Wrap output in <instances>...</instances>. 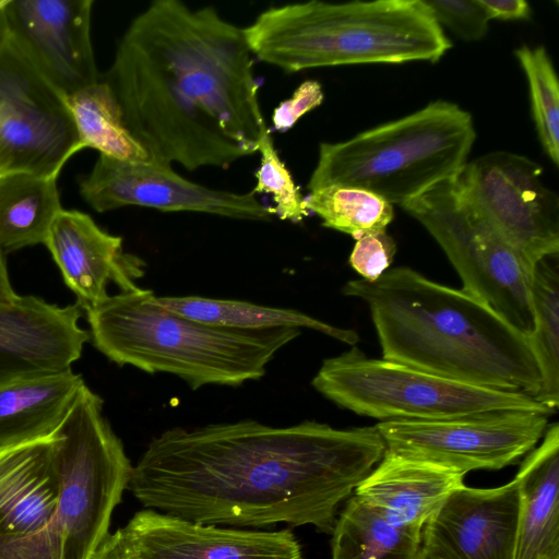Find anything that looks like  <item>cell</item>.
<instances>
[{
    "label": "cell",
    "instance_id": "obj_1",
    "mask_svg": "<svg viewBox=\"0 0 559 559\" xmlns=\"http://www.w3.org/2000/svg\"><path fill=\"white\" fill-rule=\"evenodd\" d=\"M384 452L376 425L274 427L243 419L174 427L151 440L128 488L146 509L191 522L332 533L340 503Z\"/></svg>",
    "mask_w": 559,
    "mask_h": 559
},
{
    "label": "cell",
    "instance_id": "obj_2",
    "mask_svg": "<svg viewBox=\"0 0 559 559\" xmlns=\"http://www.w3.org/2000/svg\"><path fill=\"white\" fill-rule=\"evenodd\" d=\"M124 126L159 163L226 168L270 129L245 29L214 8L155 0L120 38L103 79Z\"/></svg>",
    "mask_w": 559,
    "mask_h": 559
},
{
    "label": "cell",
    "instance_id": "obj_3",
    "mask_svg": "<svg viewBox=\"0 0 559 559\" xmlns=\"http://www.w3.org/2000/svg\"><path fill=\"white\" fill-rule=\"evenodd\" d=\"M84 384L49 436L0 449V559H93L132 464Z\"/></svg>",
    "mask_w": 559,
    "mask_h": 559
},
{
    "label": "cell",
    "instance_id": "obj_4",
    "mask_svg": "<svg viewBox=\"0 0 559 559\" xmlns=\"http://www.w3.org/2000/svg\"><path fill=\"white\" fill-rule=\"evenodd\" d=\"M343 294L368 306L382 359L452 381L536 397L542 373L530 337L463 289L399 266Z\"/></svg>",
    "mask_w": 559,
    "mask_h": 559
},
{
    "label": "cell",
    "instance_id": "obj_5",
    "mask_svg": "<svg viewBox=\"0 0 559 559\" xmlns=\"http://www.w3.org/2000/svg\"><path fill=\"white\" fill-rule=\"evenodd\" d=\"M94 347L119 366L169 373L192 390L261 379L297 328L230 329L193 321L156 302L151 289L109 295L85 310Z\"/></svg>",
    "mask_w": 559,
    "mask_h": 559
},
{
    "label": "cell",
    "instance_id": "obj_6",
    "mask_svg": "<svg viewBox=\"0 0 559 559\" xmlns=\"http://www.w3.org/2000/svg\"><path fill=\"white\" fill-rule=\"evenodd\" d=\"M243 29L253 56L288 73L346 64L433 63L452 46L423 0L290 3L266 9Z\"/></svg>",
    "mask_w": 559,
    "mask_h": 559
},
{
    "label": "cell",
    "instance_id": "obj_7",
    "mask_svg": "<svg viewBox=\"0 0 559 559\" xmlns=\"http://www.w3.org/2000/svg\"><path fill=\"white\" fill-rule=\"evenodd\" d=\"M476 139L472 115L444 99L341 142H322L307 183L370 191L399 206L459 175Z\"/></svg>",
    "mask_w": 559,
    "mask_h": 559
},
{
    "label": "cell",
    "instance_id": "obj_8",
    "mask_svg": "<svg viewBox=\"0 0 559 559\" xmlns=\"http://www.w3.org/2000/svg\"><path fill=\"white\" fill-rule=\"evenodd\" d=\"M312 386L336 405L380 421L441 420L502 412L552 415L534 397L461 383L359 348L323 360Z\"/></svg>",
    "mask_w": 559,
    "mask_h": 559
},
{
    "label": "cell",
    "instance_id": "obj_9",
    "mask_svg": "<svg viewBox=\"0 0 559 559\" xmlns=\"http://www.w3.org/2000/svg\"><path fill=\"white\" fill-rule=\"evenodd\" d=\"M419 222L459 274L463 290L488 305L516 330L533 331V267L491 226L456 176L401 206Z\"/></svg>",
    "mask_w": 559,
    "mask_h": 559
},
{
    "label": "cell",
    "instance_id": "obj_10",
    "mask_svg": "<svg viewBox=\"0 0 559 559\" xmlns=\"http://www.w3.org/2000/svg\"><path fill=\"white\" fill-rule=\"evenodd\" d=\"M66 95L10 38L0 48V169L58 178L79 151Z\"/></svg>",
    "mask_w": 559,
    "mask_h": 559
},
{
    "label": "cell",
    "instance_id": "obj_11",
    "mask_svg": "<svg viewBox=\"0 0 559 559\" xmlns=\"http://www.w3.org/2000/svg\"><path fill=\"white\" fill-rule=\"evenodd\" d=\"M456 179L530 266L559 253V198L544 183L539 164L495 151L467 162Z\"/></svg>",
    "mask_w": 559,
    "mask_h": 559
},
{
    "label": "cell",
    "instance_id": "obj_12",
    "mask_svg": "<svg viewBox=\"0 0 559 559\" xmlns=\"http://www.w3.org/2000/svg\"><path fill=\"white\" fill-rule=\"evenodd\" d=\"M549 415L502 412L441 420H389L376 425L385 450L462 474L500 469L532 451Z\"/></svg>",
    "mask_w": 559,
    "mask_h": 559
},
{
    "label": "cell",
    "instance_id": "obj_13",
    "mask_svg": "<svg viewBox=\"0 0 559 559\" xmlns=\"http://www.w3.org/2000/svg\"><path fill=\"white\" fill-rule=\"evenodd\" d=\"M79 188L84 201L98 213L135 205L258 222L270 221L273 215L271 206L252 191L213 189L181 177L170 165L124 162L102 154Z\"/></svg>",
    "mask_w": 559,
    "mask_h": 559
},
{
    "label": "cell",
    "instance_id": "obj_14",
    "mask_svg": "<svg viewBox=\"0 0 559 559\" xmlns=\"http://www.w3.org/2000/svg\"><path fill=\"white\" fill-rule=\"evenodd\" d=\"M109 539L132 559H304L288 530H242L191 522L152 509L135 513Z\"/></svg>",
    "mask_w": 559,
    "mask_h": 559
},
{
    "label": "cell",
    "instance_id": "obj_15",
    "mask_svg": "<svg viewBox=\"0 0 559 559\" xmlns=\"http://www.w3.org/2000/svg\"><path fill=\"white\" fill-rule=\"evenodd\" d=\"M93 0H7L10 38L63 95L97 83Z\"/></svg>",
    "mask_w": 559,
    "mask_h": 559
},
{
    "label": "cell",
    "instance_id": "obj_16",
    "mask_svg": "<svg viewBox=\"0 0 559 559\" xmlns=\"http://www.w3.org/2000/svg\"><path fill=\"white\" fill-rule=\"evenodd\" d=\"M519 510L515 478L495 488L463 485L428 519L421 547L438 559H514Z\"/></svg>",
    "mask_w": 559,
    "mask_h": 559
},
{
    "label": "cell",
    "instance_id": "obj_17",
    "mask_svg": "<svg viewBox=\"0 0 559 559\" xmlns=\"http://www.w3.org/2000/svg\"><path fill=\"white\" fill-rule=\"evenodd\" d=\"M78 302L60 307L33 296L0 302V384L71 369L91 341Z\"/></svg>",
    "mask_w": 559,
    "mask_h": 559
},
{
    "label": "cell",
    "instance_id": "obj_18",
    "mask_svg": "<svg viewBox=\"0 0 559 559\" xmlns=\"http://www.w3.org/2000/svg\"><path fill=\"white\" fill-rule=\"evenodd\" d=\"M44 245L83 311L109 296L110 283L120 292L140 288L145 262L124 251L122 238L102 229L86 213L62 209Z\"/></svg>",
    "mask_w": 559,
    "mask_h": 559
},
{
    "label": "cell",
    "instance_id": "obj_19",
    "mask_svg": "<svg viewBox=\"0 0 559 559\" xmlns=\"http://www.w3.org/2000/svg\"><path fill=\"white\" fill-rule=\"evenodd\" d=\"M464 474L385 450L355 495L392 523L418 532L445 499L464 485Z\"/></svg>",
    "mask_w": 559,
    "mask_h": 559
},
{
    "label": "cell",
    "instance_id": "obj_20",
    "mask_svg": "<svg viewBox=\"0 0 559 559\" xmlns=\"http://www.w3.org/2000/svg\"><path fill=\"white\" fill-rule=\"evenodd\" d=\"M520 510L514 559H559V425L547 427L542 444L514 477Z\"/></svg>",
    "mask_w": 559,
    "mask_h": 559
},
{
    "label": "cell",
    "instance_id": "obj_21",
    "mask_svg": "<svg viewBox=\"0 0 559 559\" xmlns=\"http://www.w3.org/2000/svg\"><path fill=\"white\" fill-rule=\"evenodd\" d=\"M84 384L72 368L1 383L0 449L51 435Z\"/></svg>",
    "mask_w": 559,
    "mask_h": 559
},
{
    "label": "cell",
    "instance_id": "obj_22",
    "mask_svg": "<svg viewBox=\"0 0 559 559\" xmlns=\"http://www.w3.org/2000/svg\"><path fill=\"white\" fill-rule=\"evenodd\" d=\"M62 210L57 178L28 173L0 176V249L10 253L45 243Z\"/></svg>",
    "mask_w": 559,
    "mask_h": 559
},
{
    "label": "cell",
    "instance_id": "obj_23",
    "mask_svg": "<svg viewBox=\"0 0 559 559\" xmlns=\"http://www.w3.org/2000/svg\"><path fill=\"white\" fill-rule=\"evenodd\" d=\"M156 302L175 313L211 325L241 330L306 328L352 346L359 341L354 330L336 328L294 309L200 296H156Z\"/></svg>",
    "mask_w": 559,
    "mask_h": 559
},
{
    "label": "cell",
    "instance_id": "obj_24",
    "mask_svg": "<svg viewBox=\"0 0 559 559\" xmlns=\"http://www.w3.org/2000/svg\"><path fill=\"white\" fill-rule=\"evenodd\" d=\"M331 559H418L421 532L389 521L356 495L336 519Z\"/></svg>",
    "mask_w": 559,
    "mask_h": 559
},
{
    "label": "cell",
    "instance_id": "obj_25",
    "mask_svg": "<svg viewBox=\"0 0 559 559\" xmlns=\"http://www.w3.org/2000/svg\"><path fill=\"white\" fill-rule=\"evenodd\" d=\"M79 141V151L132 163H159L124 126L119 105L100 79L97 83L66 96Z\"/></svg>",
    "mask_w": 559,
    "mask_h": 559
},
{
    "label": "cell",
    "instance_id": "obj_26",
    "mask_svg": "<svg viewBox=\"0 0 559 559\" xmlns=\"http://www.w3.org/2000/svg\"><path fill=\"white\" fill-rule=\"evenodd\" d=\"M558 254L538 261L532 271V348L542 373L535 400L556 412L559 405V271Z\"/></svg>",
    "mask_w": 559,
    "mask_h": 559
},
{
    "label": "cell",
    "instance_id": "obj_27",
    "mask_svg": "<svg viewBox=\"0 0 559 559\" xmlns=\"http://www.w3.org/2000/svg\"><path fill=\"white\" fill-rule=\"evenodd\" d=\"M306 204L322 225L353 238L386 231L393 221V205L381 197L359 188L329 186L309 192Z\"/></svg>",
    "mask_w": 559,
    "mask_h": 559
},
{
    "label": "cell",
    "instance_id": "obj_28",
    "mask_svg": "<svg viewBox=\"0 0 559 559\" xmlns=\"http://www.w3.org/2000/svg\"><path fill=\"white\" fill-rule=\"evenodd\" d=\"M514 55L525 74L532 117L544 152L559 164V84L554 63L543 46L523 45Z\"/></svg>",
    "mask_w": 559,
    "mask_h": 559
},
{
    "label": "cell",
    "instance_id": "obj_29",
    "mask_svg": "<svg viewBox=\"0 0 559 559\" xmlns=\"http://www.w3.org/2000/svg\"><path fill=\"white\" fill-rule=\"evenodd\" d=\"M258 151L261 154V163L255 171L257 181L252 192L270 194L274 203L271 212L280 219L301 223L311 214L306 204V197L280 158L270 129L263 134Z\"/></svg>",
    "mask_w": 559,
    "mask_h": 559
},
{
    "label": "cell",
    "instance_id": "obj_30",
    "mask_svg": "<svg viewBox=\"0 0 559 559\" xmlns=\"http://www.w3.org/2000/svg\"><path fill=\"white\" fill-rule=\"evenodd\" d=\"M433 20L466 41L484 38L489 19L479 0H423Z\"/></svg>",
    "mask_w": 559,
    "mask_h": 559
},
{
    "label": "cell",
    "instance_id": "obj_31",
    "mask_svg": "<svg viewBox=\"0 0 559 559\" xmlns=\"http://www.w3.org/2000/svg\"><path fill=\"white\" fill-rule=\"evenodd\" d=\"M395 252V241L386 231L370 233L356 239L348 262L362 280L374 282L389 270Z\"/></svg>",
    "mask_w": 559,
    "mask_h": 559
},
{
    "label": "cell",
    "instance_id": "obj_32",
    "mask_svg": "<svg viewBox=\"0 0 559 559\" xmlns=\"http://www.w3.org/2000/svg\"><path fill=\"white\" fill-rule=\"evenodd\" d=\"M324 100L321 84L316 80H306L295 90L293 95L280 103L272 114V124L278 132H287L297 121L319 107Z\"/></svg>",
    "mask_w": 559,
    "mask_h": 559
},
{
    "label": "cell",
    "instance_id": "obj_33",
    "mask_svg": "<svg viewBox=\"0 0 559 559\" xmlns=\"http://www.w3.org/2000/svg\"><path fill=\"white\" fill-rule=\"evenodd\" d=\"M489 20H528L532 9L525 0H479Z\"/></svg>",
    "mask_w": 559,
    "mask_h": 559
},
{
    "label": "cell",
    "instance_id": "obj_34",
    "mask_svg": "<svg viewBox=\"0 0 559 559\" xmlns=\"http://www.w3.org/2000/svg\"><path fill=\"white\" fill-rule=\"evenodd\" d=\"M16 296L10 282L4 253L0 249V302L11 301Z\"/></svg>",
    "mask_w": 559,
    "mask_h": 559
},
{
    "label": "cell",
    "instance_id": "obj_35",
    "mask_svg": "<svg viewBox=\"0 0 559 559\" xmlns=\"http://www.w3.org/2000/svg\"><path fill=\"white\" fill-rule=\"evenodd\" d=\"M93 559H132L121 552L114 543L109 539L108 535L97 549Z\"/></svg>",
    "mask_w": 559,
    "mask_h": 559
},
{
    "label": "cell",
    "instance_id": "obj_36",
    "mask_svg": "<svg viewBox=\"0 0 559 559\" xmlns=\"http://www.w3.org/2000/svg\"><path fill=\"white\" fill-rule=\"evenodd\" d=\"M5 4L7 0H0V48L5 44L10 36L4 12Z\"/></svg>",
    "mask_w": 559,
    "mask_h": 559
},
{
    "label": "cell",
    "instance_id": "obj_37",
    "mask_svg": "<svg viewBox=\"0 0 559 559\" xmlns=\"http://www.w3.org/2000/svg\"><path fill=\"white\" fill-rule=\"evenodd\" d=\"M418 559H438L431 555H429L427 551H425L421 547L420 554L418 556Z\"/></svg>",
    "mask_w": 559,
    "mask_h": 559
},
{
    "label": "cell",
    "instance_id": "obj_38",
    "mask_svg": "<svg viewBox=\"0 0 559 559\" xmlns=\"http://www.w3.org/2000/svg\"><path fill=\"white\" fill-rule=\"evenodd\" d=\"M1 175H2V173H1V169H0V176H1Z\"/></svg>",
    "mask_w": 559,
    "mask_h": 559
}]
</instances>
